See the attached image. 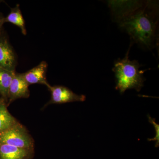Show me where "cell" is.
Here are the masks:
<instances>
[{"label":"cell","mask_w":159,"mask_h":159,"mask_svg":"<svg viewBox=\"0 0 159 159\" xmlns=\"http://www.w3.org/2000/svg\"><path fill=\"white\" fill-rule=\"evenodd\" d=\"M0 144L33 150L34 141L25 126L18 122L0 134Z\"/></svg>","instance_id":"obj_3"},{"label":"cell","mask_w":159,"mask_h":159,"mask_svg":"<svg viewBox=\"0 0 159 159\" xmlns=\"http://www.w3.org/2000/svg\"><path fill=\"white\" fill-rule=\"evenodd\" d=\"M16 71H11L0 67V95L6 102L9 87Z\"/></svg>","instance_id":"obj_11"},{"label":"cell","mask_w":159,"mask_h":159,"mask_svg":"<svg viewBox=\"0 0 159 159\" xmlns=\"http://www.w3.org/2000/svg\"><path fill=\"white\" fill-rule=\"evenodd\" d=\"M5 17L2 13L0 12V31L3 30V26L5 24Z\"/></svg>","instance_id":"obj_13"},{"label":"cell","mask_w":159,"mask_h":159,"mask_svg":"<svg viewBox=\"0 0 159 159\" xmlns=\"http://www.w3.org/2000/svg\"><path fill=\"white\" fill-rule=\"evenodd\" d=\"M29 86L23 78L21 74L15 72L9 87L7 106L16 99L29 98L30 97Z\"/></svg>","instance_id":"obj_6"},{"label":"cell","mask_w":159,"mask_h":159,"mask_svg":"<svg viewBox=\"0 0 159 159\" xmlns=\"http://www.w3.org/2000/svg\"><path fill=\"white\" fill-rule=\"evenodd\" d=\"M51 93V99L46 106L51 104H61L74 102H84L86 97L75 93L70 89L61 85L52 86L48 88Z\"/></svg>","instance_id":"obj_5"},{"label":"cell","mask_w":159,"mask_h":159,"mask_svg":"<svg viewBox=\"0 0 159 159\" xmlns=\"http://www.w3.org/2000/svg\"><path fill=\"white\" fill-rule=\"evenodd\" d=\"M129 49L123 59L116 61L112 69L116 77V89L121 94L128 89L139 92L145 80L143 76L144 71L139 70L140 64L136 60L130 61L129 58Z\"/></svg>","instance_id":"obj_2"},{"label":"cell","mask_w":159,"mask_h":159,"mask_svg":"<svg viewBox=\"0 0 159 159\" xmlns=\"http://www.w3.org/2000/svg\"><path fill=\"white\" fill-rule=\"evenodd\" d=\"M17 57L4 30L0 31V67L15 71Z\"/></svg>","instance_id":"obj_4"},{"label":"cell","mask_w":159,"mask_h":159,"mask_svg":"<svg viewBox=\"0 0 159 159\" xmlns=\"http://www.w3.org/2000/svg\"><path fill=\"white\" fill-rule=\"evenodd\" d=\"M7 22L17 26L23 34L25 35L27 34L25 20L20 9L19 5H16L14 8H11L10 13L5 17V23Z\"/></svg>","instance_id":"obj_10"},{"label":"cell","mask_w":159,"mask_h":159,"mask_svg":"<svg viewBox=\"0 0 159 159\" xmlns=\"http://www.w3.org/2000/svg\"><path fill=\"white\" fill-rule=\"evenodd\" d=\"M148 121L153 125L154 128L155 129L156 135L153 139H148V141H154L156 142V148H158L159 146V125L155 122V119L151 118L149 115L148 116Z\"/></svg>","instance_id":"obj_12"},{"label":"cell","mask_w":159,"mask_h":159,"mask_svg":"<svg viewBox=\"0 0 159 159\" xmlns=\"http://www.w3.org/2000/svg\"><path fill=\"white\" fill-rule=\"evenodd\" d=\"M152 2H147L119 19V26L125 29L134 41L143 47L150 49L157 37V16Z\"/></svg>","instance_id":"obj_1"},{"label":"cell","mask_w":159,"mask_h":159,"mask_svg":"<svg viewBox=\"0 0 159 159\" xmlns=\"http://www.w3.org/2000/svg\"><path fill=\"white\" fill-rule=\"evenodd\" d=\"M5 99L0 98V134L13 126L18 121L7 109Z\"/></svg>","instance_id":"obj_9"},{"label":"cell","mask_w":159,"mask_h":159,"mask_svg":"<svg viewBox=\"0 0 159 159\" xmlns=\"http://www.w3.org/2000/svg\"><path fill=\"white\" fill-rule=\"evenodd\" d=\"M48 64L45 61H41L38 65L25 73L22 76L29 85L33 84H41L48 89L51 86L46 77Z\"/></svg>","instance_id":"obj_7"},{"label":"cell","mask_w":159,"mask_h":159,"mask_svg":"<svg viewBox=\"0 0 159 159\" xmlns=\"http://www.w3.org/2000/svg\"><path fill=\"white\" fill-rule=\"evenodd\" d=\"M33 151L0 144V159H28Z\"/></svg>","instance_id":"obj_8"}]
</instances>
